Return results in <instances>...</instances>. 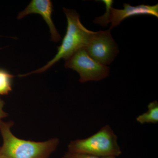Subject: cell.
<instances>
[{
	"label": "cell",
	"instance_id": "cell-1",
	"mask_svg": "<svg viewBox=\"0 0 158 158\" xmlns=\"http://www.w3.org/2000/svg\"><path fill=\"white\" fill-rule=\"evenodd\" d=\"M13 125L12 121L0 122V133L3 139L0 154L6 158H49L56 149L59 143L58 138L43 142L20 139L11 132Z\"/></svg>",
	"mask_w": 158,
	"mask_h": 158
},
{
	"label": "cell",
	"instance_id": "cell-2",
	"mask_svg": "<svg viewBox=\"0 0 158 158\" xmlns=\"http://www.w3.org/2000/svg\"><path fill=\"white\" fill-rule=\"evenodd\" d=\"M63 11L67 19V29L55 56L43 67L30 73L20 75L19 77L44 72L60 59L66 60L80 49L86 47L93 31H89L82 24L80 21V15L76 11L65 8H63Z\"/></svg>",
	"mask_w": 158,
	"mask_h": 158
},
{
	"label": "cell",
	"instance_id": "cell-3",
	"mask_svg": "<svg viewBox=\"0 0 158 158\" xmlns=\"http://www.w3.org/2000/svg\"><path fill=\"white\" fill-rule=\"evenodd\" d=\"M68 148L69 152L100 157H117L122 154L117 136L109 125L88 138L71 141Z\"/></svg>",
	"mask_w": 158,
	"mask_h": 158
},
{
	"label": "cell",
	"instance_id": "cell-4",
	"mask_svg": "<svg viewBox=\"0 0 158 158\" xmlns=\"http://www.w3.org/2000/svg\"><path fill=\"white\" fill-rule=\"evenodd\" d=\"M65 61V68L73 69L79 73L81 83L100 81L106 78L110 73L107 65L92 59L85 48L80 49Z\"/></svg>",
	"mask_w": 158,
	"mask_h": 158
},
{
	"label": "cell",
	"instance_id": "cell-5",
	"mask_svg": "<svg viewBox=\"0 0 158 158\" xmlns=\"http://www.w3.org/2000/svg\"><path fill=\"white\" fill-rule=\"evenodd\" d=\"M85 48L92 59L106 65H110L119 52L110 30L93 31Z\"/></svg>",
	"mask_w": 158,
	"mask_h": 158
},
{
	"label": "cell",
	"instance_id": "cell-6",
	"mask_svg": "<svg viewBox=\"0 0 158 158\" xmlns=\"http://www.w3.org/2000/svg\"><path fill=\"white\" fill-rule=\"evenodd\" d=\"M109 5L108 7V19L111 23L110 30L117 27L125 19L136 15H148L158 17V5L154 6L141 5L136 6L129 4H124L123 9H116Z\"/></svg>",
	"mask_w": 158,
	"mask_h": 158
},
{
	"label": "cell",
	"instance_id": "cell-7",
	"mask_svg": "<svg viewBox=\"0 0 158 158\" xmlns=\"http://www.w3.org/2000/svg\"><path fill=\"white\" fill-rule=\"evenodd\" d=\"M53 11V5L50 0H32L23 11L20 12L18 19H20L26 15L32 13L40 15L47 23L50 29L52 40L59 42L61 39L52 18Z\"/></svg>",
	"mask_w": 158,
	"mask_h": 158
},
{
	"label": "cell",
	"instance_id": "cell-8",
	"mask_svg": "<svg viewBox=\"0 0 158 158\" xmlns=\"http://www.w3.org/2000/svg\"><path fill=\"white\" fill-rule=\"evenodd\" d=\"M148 111L139 115L136 120L141 124L157 123L158 122V102L157 101L151 102L148 106Z\"/></svg>",
	"mask_w": 158,
	"mask_h": 158
},
{
	"label": "cell",
	"instance_id": "cell-9",
	"mask_svg": "<svg viewBox=\"0 0 158 158\" xmlns=\"http://www.w3.org/2000/svg\"><path fill=\"white\" fill-rule=\"evenodd\" d=\"M14 76L4 69H0V95H7L12 90Z\"/></svg>",
	"mask_w": 158,
	"mask_h": 158
},
{
	"label": "cell",
	"instance_id": "cell-10",
	"mask_svg": "<svg viewBox=\"0 0 158 158\" xmlns=\"http://www.w3.org/2000/svg\"><path fill=\"white\" fill-rule=\"evenodd\" d=\"M63 158H116L115 157H100L84 154L77 153L71 152H67L65 154Z\"/></svg>",
	"mask_w": 158,
	"mask_h": 158
},
{
	"label": "cell",
	"instance_id": "cell-11",
	"mask_svg": "<svg viewBox=\"0 0 158 158\" xmlns=\"http://www.w3.org/2000/svg\"><path fill=\"white\" fill-rule=\"evenodd\" d=\"M4 105H5V102L0 97V122L2 121V119L3 118H5L8 116V113H6L3 110Z\"/></svg>",
	"mask_w": 158,
	"mask_h": 158
},
{
	"label": "cell",
	"instance_id": "cell-12",
	"mask_svg": "<svg viewBox=\"0 0 158 158\" xmlns=\"http://www.w3.org/2000/svg\"><path fill=\"white\" fill-rule=\"evenodd\" d=\"M0 158H6L5 157V156H3L2 155V154H0Z\"/></svg>",
	"mask_w": 158,
	"mask_h": 158
}]
</instances>
